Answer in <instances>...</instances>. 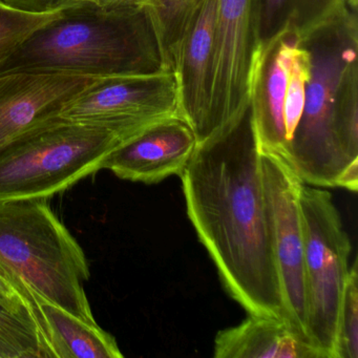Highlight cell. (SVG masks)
I'll return each mask as SVG.
<instances>
[{
  "mask_svg": "<svg viewBox=\"0 0 358 358\" xmlns=\"http://www.w3.org/2000/svg\"><path fill=\"white\" fill-rule=\"evenodd\" d=\"M179 114L175 71L99 78L69 101L59 116L104 127L123 142Z\"/></svg>",
  "mask_w": 358,
  "mask_h": 358,
  "instance_id": "obj_7",
  "label": "cell"
},
{
  "mask_svg": "<svg viewBox=\"0 0 358 358\" xmlns=\"http://www.w3.org/2000/svg\"><path fill=\"white\" fill-rule=\"evenodd\" d=\"M48 357L50 353L36 318L0 301V358Z\"/></svg>",
  "mask_w": 358,
  "mask_h": 358,
  "instance_id": "obj_17",
  "label": "cell"
},
{
  "mask_svg": "<svg viewBox=\"0 0 358 358\" xmlns=\"http://www.w3.org/2000/svg\"><path fill=\"white\" fill-rule=\"evenodd\" d=\"M196 135L180 115L155 123L108 154L101 169L127 181L160 183L181 176L196 150Z\"/></svg>",
  "mask_w": 358,
  "mask_h": 358,
  "instance_id": "obj_11",
  "label": "cell"
},
{
  "mask_svg": "<svg viewBox=\"0 0 358 358\" xmlns=\"http://www.w3.org/2000/svg\"><path fill=\"white\" fill-rule=\"evenodd\" d=\"M182 180L186 211L228 294L251 315L284 318L261 150L248 114L196 144Z\"/></svg>",
  "mask_w": 358,
  "mask_h": 358,
  "instance_id": "obj_1",
  "label": "cell"
},
{
  "mask_svg": "<svg viewBox=\"0 0 358 358\" xmlns=\"http://www.w3.org/2000/svg\"><path fill=\"white\" fill-rule=\"evenodd\" d=\"M257 3L259 50L286 34L301 43L349 10L345 0H257Z\"/></svg>",
  "mask_w": 358,
  "mask_h": 358,
  "instance_id": "obj_16",
  "label": "cell"
},
{
  "mask_svg": "<svg viewBox=\"0 0 358 358\" xmlns=\"http://www.w3.org/2000/svg\"><path fill=\"white\" fill-rule=\"evenodd\" d=\"M35 307L50 357H123L116 338L99 324L85 322L43 299H36Z\"/></svg>",
  "mask_w": 358,
  "mask_h": 358,
  "instance_id": "obj_15",
  "label": "cell"
},
{
  "mask_svg": "<svg viewBox=\"0 0 358 358\" xmlns=\"http://www.w3.org/2000/svg\"><path fill=\"white\" fill-rule=\"evenodd\" d=\"M62 11L32 14L12 9L0 0V64L31 34L58 17Z\"/></svg>",
  "mask_w": 358,
  "mask_h": 358,
  "instance_id": "obj_20",
  "label": "cell"
},
{
  "mask_svg": "<svg viewBox=\"0 0 358 358\" xmlns=\"http://www.w3.org/2000/svg\"><path fill=\"white\" fill-rule=\"evenodd\" d=\"M5 5L18 11L45 14L62 11L78 3L79 0H1Z\"/></svg>",
  "mask_w": 358,
  "mask_h": 358,
  "instance_id": "obj_23",
  "label": "cell"
},
{
  "mask_svg": "<svg viewBox=\"0 0 358 358\" xmlns=\"http://www.w3.org/2000/svg\"><path fill=\"white\" fill-rule=\"evenodd\" d=\"M261 165L264 189L271 215L285 320L299 336L309 341L303 220L299 204L303 182L284 157L275 152H261Z\"/></svg>",
  "mask_w": 358,
  "mask_h": 358,
  "instance_id": "obj_9",
  "label": "cell"
},
{
  "mask_svg": "<svg viewBox=\"0 0 358 358\" xmlns=\"http://www.w3.org/2000/svg\"><path fill=\"white\" fill-rule=\"evenodd\" d=\"M122 143L104 127L59 115L14 139L0 152V202L45 200L97 173Z\"/></svg>",
  "mask_w": 358,
  "mask_h": 358,
  "instance_id": "obj_5",
  "label": "cell"
},
{
  "mask_svg": "<svg viewBox=\"0 0 358 358\" xmlns=\"http://www.w3.org/2000/svg\"><path fill=\"white\" fill-rule=\"evenodd\" d=\"M97 79L55 73L0 74V152L31 127L58 116Z\"/></svg>",
  "mask_w": 358,
  "mask_h": 358,
  "instance_id": "obj_10",
  "label": "cell"
},
{
  "mask_svg": "<svg viewBox=\"0 0 358 358\" xmlns=\"http://www.w3.org/2000/svg\"><path fill=\"white\" fill-rule=\"evenodd\" d=\"M299 43L292 35H282L259 51L251 80L249 118L261 152L286 155L285 97L293 51Z\"/></svg>",
  "mask_w": 358,
  "mask_h": 358,
  "instance_id": "obj_13",
  "label": "cell"
},
{
  "mask_svg": "<svg viewBox=\"0 0 358 358\" xmlns=\"http://www.w3.org/2000/svg\"><path fill=\"white\" fill-rule=\"evenodd\" d=\"M310 78V54L305 45L297 43L293 51L285 97L284 116L288 143L301 120L305 106L306 87Z\"/></svg>",
  "mask_w": 358,
  "mask_h": 358,
  "instance_id": "obj_21",
  "label": "cell"
},
{
  "mask_svg": "<svg viewBox=\"0 0 358 358\" xmlns=\"http://www.w3.org/2000/svg\"><path fill=\"white\" fill-rule=\"evenodd\" d=\"M257 24V0H217L206 140L238 127L248 114L259 50Z\"/></svg>",
  "mask_w": 358,
  "mask_h": 358,
  "instance_id": "obj_8",
  "label": "cell"
},
{
  "mask_svg": "<svg viewBox=\"0 0 358 358\" xmlns=\"http://www.w3.org/2000/svg\"><path fill=\"white\" fill-rule=\"evenodd\" d=\"M203 0H152L150 7L158 29L167 66L173 70L180 45Z\"/></svg>",
  "mask_w": 358,
  "mask_h": 358,
  "instance_id": "obj_18",
  "label": "cell"
},
{
  "mask_svg": "<svg viewBox=\"0 0 358 358\" xmlns=\"http://www.w3.org/2000/svg\"><path fill=\"white\" fill-rule=\"evenodd\" d=\"M167 66L148 6L78 1L32 33L0 64V74L55 73L91 78L152 75Z\"/></svg>",
  "mask_w": 358,
  "mask_h": 358,
  "instance_id": "obj_2",
  "label": "cell"
},
{
  "mask_svg": "<svg viewBox=\"0 0 358 358\" xmlns=\"http://www.w3.org/2000/svg\"><path fill=\"white\" fill-rule=\"evenodd\" d=\"M0 301L20 313L35 317V299L28 289L0 264Z\"/></svg>",
  "mask_w": 358,
  "mask_h": 358,
  "instance_id": "obj_22",
  "label": "cell"
},
{
  "mask_svg": "<svg viewBox=\"0 0 358 358\" xmlns=\"http://www.w3.org/2000/svg\"><path fill=\"white\" fill-rule=\"evenodd\" d=\"M0 264L33 295L97 324L85 292L89 262L45 200L0 202Z\"/></svg>",
  "mask_w": 358,
  "mask_h": 358,
  "instance_id": "obj_4",
  "label": "cell"
},
{
  "mask_svg": "<svg viewBox=\"0 0 358 358\" xmlns=\"http://www.w3.org/2000/svg\"><path fill=\"white\" fill-rule=\"evenodd\" d=\"M303 230L307 337L333 358L337 313L349 273L351 241L328 190L303 184L299 194Z\"/></svg>",
  "mask_w": 358,
  "mask_h": 358,
  "instance_id": "obj_6",
  "label": "cell"
},
{
  "mask_svg": "<svg viewBox=\"0 0 358 358\" xmlns=\"http://www.w3.org/2000/svg\"><path fill=\"white\" fill-rule=\"evenodd\" d=\"M357 1L358 0H345L348 9L354 13H357Z\"/></svg>",
  "mask_w": 358,
  "mask_h": 358,
  "instance_id": "obj_25",
  "label": "cell"
},
{
  "mask_svg": "<svg viewBox=\"0 0 358 358\" xmlns=\"http://www.w3.org/2000/svg\"><path fill=\"white\" fill-rule=\"evenodd\" d=\"M217 11V0H203L173 64L179 114L192 127L198 143L206 140L208 129Z\"/></svg>",
  "mask_w": 358,
  "mask_h": 358,
  "instance_id": "obj_12",
  "label": "cell"
},
{
  "mask_svg": "<svg viewBox=\"0 0 358 358\" xmlns=\"http://www.w3.org/2000/svg\"><path fill=\"white\" fill-rule=\"evenodd\" d=\"M299 43L309 51L310 78L284 158L303 184L337 187L358 164L357 13L348 10Z\"/></svg>",
  "mask_w": 358,
  "mask_h": 358,
  "instance_id": "obj_3",
  "label": "cell"
},
{
  "mask_svg": "<svg viewBox=\"0 0 358 358\" xmlns=\"http://www.w3.org/2000/svg\"><path fill=\"white\" fill-rule=\"evenodd\" d=\"M333 358H358V266L349 269L335 329Z\"/></svg>",
  "mask_w": 358,
  "mask_h": 358,
  "instance_id": "obj_19",
  "label": "cell"
},
{
  "mask_svg": "<svg viewBox=\"0 0 358 358\" xmlns=\"http://www.w3.org/2000/svg\"><path fill=\"white\" fill-rule=\"evenodd\" d=\"M79 1H89L102 7H144V6H150L152 0H79Z\"/></svg>",
  "mask_w": 358,
  "mask_h": 358,
  "instance_id": "obj_24",
  "label": "cell"
},
{
  "mask_svg": "<svg viewBox=\"0 0 358 358\" xmlns=\"http://www.w3.org/2000/svg\"><path fill=\"white\" fill-rule=\"evenodd\" d=\"M215 358H326L299 336L284 318L251 315L236 327L219 331Z\"/></svg>",
  "mask_w": 358,
  "mask_h": 358,
  "instance_id": "obj_14",
  "label": "cell"
}]
</instances>
